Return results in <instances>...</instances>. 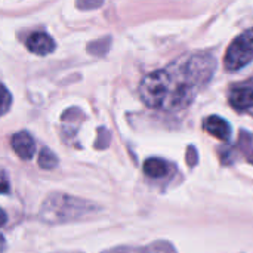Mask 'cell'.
Wrapping results in <instances>:
<instances>
[{
	"mask_svg": "<svg viewBox=\"0 0 253 253\" xmlns=\"http://www.w3.org/2000/svg\"><path fill=\"white\" fill-rule=\"evenodd\" d=\"M98 211L99 208L87 200L62 193H52L40 208V219L46 224H67L92 216Z\"/></svg>",
	"mask_w": 253,
	"mask_h": 253,
	"instance_id": "cell-2",
	"label": "cell"
},
{
	"mask_svg": "<svg viewBox=\"0 0 253 253\" xmlns=\"http://www.w3.org/2000/svg\"><path fill=\"white\" fill-rule=\"evenodd\" d=\"M168 172H169V165L162 159L153 157V159L145 160L144 163V173L150 178L160 179V178H165Z\"/></svg>",
	"mask_w": 253,
	"mask_h": 253,
	"instance_id": "cell-9",
	"label": "cell"
},
{
	"mask_svg": "<svg viewBox=\"0 0 253 253\" xmlns=\"http://www.w3.org/2000/svg\"><path fill=\"white\" fill-rule=\"evenodd\" d=\"M230 104L237 111H246L253 108V87L237 86L230 92Z\"/></svg>",
	"mask_w": 253,
	"mask_h": 253,
	"instance_id": "cell-7",
	"label": "cell"
},
{
	"mask_svg": "<svg viewBox=\"0 0 253 253\" xmlns=\"http://www.w3.org/2000/svg\"><path fill=\"white\" fill-rule=\"evenodd\" d=\"M203 127L209 135H212L221 141H228L231 138V125L219 116L206 117L203 122Z\"/></svg>",
	"mask_w": 253,
	"mask_h": 253,
	"instance_id": "cell-6",
	"label": "cell"
},
{
	"mask_svg": "<svg viewBox=\"0 0 253 253\" xmlns=\"http://www.w3.org/2000/svg\"><path fill=\"white\" fill-rule=\"evenodd\" d=\"M104 253H176L173 246L168 242H156L145 248H116Z\"/></svg>",
	"mask_w": 253,
	"mask_h": 253,
	"instance_id": "cell-8",
	"label": "cell"
},
{
	"mask_svg": "<svg viewBox=\"0 0 253 253\" xmlns=\"http://www.w3.org/2000/svg\"><path fill=\"white\" fill-rule=\"evenodd\" d=\"M253 59V28L249 31H245L242 36H239L233 43L230 44L225 58L224 65L225 70L230 73L239 71L243 67H246Z\"/></svg>",
	"mask_w": 253,
	"mask_h": 253,
	"instance_id": "cell-3",
	"label": "cell"
},
{
	"mask_svg": "<svg viewBox=\"0 0 253 253\" xmlns=\"http://www.w3.org/2000/svg\"><path fill=\"white\" fill-rule=\"evenodd\" d=\"M1 181H3V188H1V193L3 194H6L7 191H9V187H7V179H6V173L3 172V178H1Z\"/></svg>",
	"mask_w": 253,
	"mask_h": 253,
	"instance_id": "cell-13",
	"label": "cell"
},
{
	"mask_svg": "<svg viewBox=\"0 0 253 253\" xmlns=\"http://www.w3.org/2000/svg\"><path fill=\"white\" fill-rule=\"evenodd\" d=\"M25 44H27V49L31 53H36V55H40V56L52 53L55 50V47H56L55 40L44 31L31 33L28 36V39L25 40Z\"/></svg>",
	"mask_w": 253,
	"mask_h": 253,
	"instance_id": "cell-4",
	"label": "cell"
},
{
	"mask_svg": "<svg viewBox=\"0 0 253 253\" xmlns=\"http://www.w3.org/2000/svg\"><path fill=\"white\" fill-rule=\"evenodd\" d=\"M215 68L216 59L209 52L185 55L168 67L147 74L139 84L141 99L154 110H184L211 82Z\"/></svg>",
	"mask_w": 253,
	"mask_h": 253,
	"instance_id": "cell-1",
	"label": "cell"
},
{
	"mask_svg": "<svg viewBox=\"0 0 253 253\" xmlns=\"http://www.w3.org/2000/svg\"><path fill=\"white\" fill-rule=\"evenodd\" d=\"M10 101H12V95L9 93V90L6 89V86H3V102H1L3 110H1V114H6L7 113V110L10 107Z\"/></svg>",
	"mask_w": 253,
	"mask_h": 253,
	"instance_id": "cell-11",
	"label": "cell"
},
{
	"mask_svg": "<svg viewBox=\"0 0 253 253\" xmlns=\"http://www.w3.org/2000/svg\"><path fill=\"white\" fill-rule=\"evenodd\" d=\"M10 145L15 154L22 160H30L36 154V141L27 130L16 132L10 138Z\"/></svg>",
	"mask_w": 253,
	"mask_h": 253,
	"instance_id": "cell-5",
	"label": "cell"
},
{
	"mask_svg": "<svg viewBox=\"0 0 253 253\" xmlns=\"http://www.w3.org/2000/svg\"><path fill=\"white\" fill-rule=\"evenodd\" d=\"M102 3H77V6L79 7H83V9H86V7H96V6H101Z\"/></svg>",
	"mask_w": 253,
	"mask_h": 253,
	"instance_id": "cell-12",
	"label": "cell"
},
{
	"mask_svg": "<svg viewBox=\"0 0 253 253\" xmlns=\"http://www.w3.org/2000/svg\"><path fill=\"white\" fill-rule=\"evenodd\" d=\"M37 163H39V166L42 169H53L58 165V159L50 150L42 148V151L39 154V159H37Z\"/></svg>",
	"mask_w": 253,
	"mask_h": 253,
	"instance_id": "cell-10",
	"label": "cell"
}]
</instances>
